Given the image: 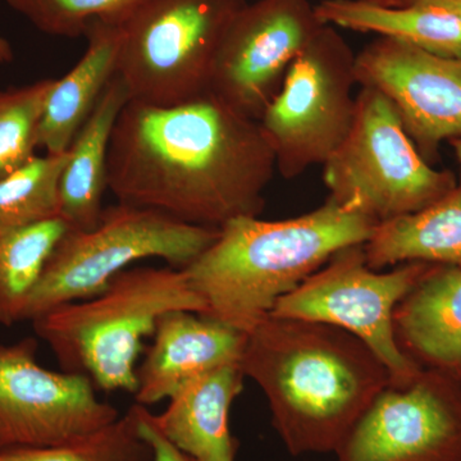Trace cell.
Returning <instances> with one entry per match:
<instances>
[{"label": "cell", "instance_id": "obj_23", "mask_svg": "<svg viewBox=\"0 0 461 461\" xmlns=\"http://www.w3.org/2000/svg\"><path fill=\"white\" fill-rule=\"evenodd\" d=\"M0 461H154L133 403L113 423L74 441L41 447H0Z\"/></svg>", "mask_w": 461, "mask_h": 461}, {"label": "cell", "instance_id": "obj_24", "mask_svg": "<svg viewBox=\"0 0 461 461\" xmlns=\"http://www.w3.org/2000/svg\"><path fill=\"white\" fill-rule=\"evenodd\" d=\"M54 81L0 90V181L36 157L39 126Z\"/></svg>", "mask_w": 461, "mask_h": 461}, {"label": "cell", "instance_id": "obj_31", "mask_svg": "<svg viewBox=\"0 0 461 461\" xmlns=\"http://www.w3.org/2000/svg\"><path fill=\"white\" fill-rule=\"evenodd\" d=\"M454 7H456L457 9H459L460 16H461V5H454Z\"/></svg>", "mask_w": 461, "mask_h": 461}, {"label": "cell", "instance_id": "obj_10", "mask_svg": "<svg viewBox=\"0 0 461 461\" xmlns=\"http://www.w3.org/2000/svg\"><path fill=\"white\" fill-rule=\"evenodd\" d=\"M32 338L0 345V447L65 444L121 417L86 375L44 368Z\"/></svg>", "mask_w": 461, "mask_h": 461}, {"label": "cell", "instance_id": "obj_6", "mask_svg": "<svg viewBox=\"0 0 461 461\" xmlns=\"http://www.w3.org/2000/svg\"><path fill=\"white\" fill-rule=\"evenodd\" d=\"M218 229L193 226L153 209L109 205L89 230H68L33 291L25 321L58 306L89 299L133 264L162 259L184 269L217 239Z\"/></svg>", "mask_w": 461, "mask_h": 461}, {"label": "cell", "instance_id": "obj_18", "mask_svg": "<svg viewBox=\"0 0 461 461\" xmlns=\"http://www.w3.org/2000/svg\"><path fill=\"white\" fill-rule=\"evenodd\" d=\"M130 102L122 78L115 75L75 136L60 178V218L68 230H89L99 223L108 190V153L115 122Z\"/></svg>", "mask_w": 461, "mask_h": 461}, {"label": "cell", "instance_id": "obj_11", "mask_svg": "<svg viewBox=\"0 0 461 461\" xmlns=\"http://www.w3.org/2000/svg\"><path fill=\"white\" fill-rule=\"evenodd\" d=\"M324 26L309 0H257L233 17L224 33L209 93L259 121L288 67Z\"/></svg>", "mask_w": 461, "mask_h": 461}, {"label": "cell", "instance_id": "obj_4", "mask_svg": "<svg viewBox=\"0 0 461 461\" xmlns=\"http://www.w3.org/2000/svg\"><path fill=\"white\" fill-rule=\"evenodd\" d=\"M176 311L204 313L184 269L133 267L95 296L58 306L32 323L62 371L86 375L105 393H135L144 339Z\"/></svg>", "mask_w": 461, "mask_h": 461}, {"label": "cell", "instance_id": "obj_27", "mask_svg": "<svg viewBox=\"0 0 461 461\" xmlns=\"http://www.w3.org/2000/svg\"><path fill=\"white\" fill-rule=\"evenodd\" d=\"M14 53L11 42L0 35V66L14 62Z\"/></svg>", "mask_w": 461, "mask_h": 461}, {"label": "cell", "instance_id": "obj_7", "mask_svg": "<svg viewBox=\"0 0 461 461\" xmlns=\"http://www.w3.org/2000/svg\"><path fill=\"white\" fill-rule=\"evenodd\" d=\"M248 0H149L122 25L117 75L130 100L156 107L209 93L221 42Z\"/></svg>", "mask_w": 461, "mask_h": 461}, {"label": "cell", "instance_id": "obj_16", "mask_svg": "<svg viewBox=\"0 0 461 461\" xmlns=\"http://www.w3.org/2000/svg\"><path fill=\"white\" fill-rule=\"evenodd\" d=\"M240 363L227 364L194 379L153 414L163 435L195 461H236L238 441L230 433V411L244 387Z\"/></svg>", "mask_w": 461, "mask_h": 461}, {"label": "cell", "instance_id": "obj_25", "mask_svg": "<svg viewBox=\"0 0 461 461\" xmlns=\"http://www.w3.org/2000/svg\"><path fill=\"white\" fill-rule=\"evenodd\" d=\"M36 30L57 38L85 36L93 21L122 26L149 0H5Z\"/></svg>", "mask_w": 461, "mask_h": 461}, {"label": "cell", "instance_id": "obj_29", "mask_svg": "<svg viewBox=\"0 0 461 461\" xmlns=\"http://www.w3.org/2000/svg\"><path fill=\"white\" fill-rule=\"evenodd\" d=\"M409 5H461V0H411Z\"/></svg>", "mask_w": 461, "mask_h": 461}, {"label": "cell", "instance_id": "obj_17", "mask_svg": "<svg viewBox=\"0 0 461 461\" xmlns=\"http://www.w3.org/2000/svg\"><path fill=\"white\" fill-rule=\"evenodd\" d=\"M85 38L84 56L68 74L54 81L48 95L38 131V148L48 154L68 151L103 91L117 75L122 26L95 20L87 26Z\"/></svg>", "mask_w": 461, "mask_h": 461}, {"label": "cell", "instance_id": "obj_13", "mask_svg": "<svg viewBox=\"0 0 461 461\" xmlns=\"http://www.w3.org/2000/svg\"><path fill=\"white\" fill-rule=\"evenodd\" d=\"M355 76L393 103L420 147L461 139V58L379 36L355 57Z\"/></svg>", "mask_w": 461, "mask_h": 461}, {"label": "cell", "instance_id": "obj_19", "mask_svg": "<svg viewBox=\"0 0 461 461\" xmlns=\"http://www.w3.org/2000/svg\"><path fill=\"white\" fill-rule=\"evenodd\" d=\"M363 249L377 271L412 262L461 268V178L433 204L377 224Z\"/></svg>", "mask_w": 461, "mask_h": 461}, {"label": "cell", "instance_id": "obj_3", "mask_svg": "<svg viewBox=\"0 0 461 461\" xmlns=\"http://www.w3.org/2000/svg\"><path fill=\"white\" fill-rule=\"evenodd\" d=\"M377 223L333 200L299 217H241L184 268L205 317L251 332L273 308L330 258L364 245Z\"/></svg>", "mask_w": 461, "mask_h": 461}, {"label": "cell", "instance_id": "obj_15", "mask_svg": "<svg viewBox=\"0 0 461 461\" xmlns=\"http://www.w3.org/2000/svg\"><path fill=\"white\" fill-rule=\"evenodd\" d=\"M397 341L421 368L461 381V268L433 264L395 309Z\"/></svg>", "mask_w": 461, "mask_h": 461}, {"label": "cell", "instance_id": "obj_30", "mask_svg": "<svg viewBox=\"0 0 461 461\" xmlns=\"http://www.w3.org/2000/svg\"><path fill=\"white\" fill-rule=\"evenodd\" d=\"M454 142V148L455 151H456V156L459 158L460 163H461V139L459 140H455Z\"/></svg>", "mask_w": 461, "mask_h": 461}, {"label": "cell", "instance_id": "obj_14", "mask_svg": "<svg viewBox=\"0 0 461 461\" xmlns=\"http://www.w3.org/2000/svg\"><path fill=\"white\" fill-rule=\"evenodd\" d=\"M247 336L194 312L163 315L138 366L135 403L145 408L156 405L194 379L227 364L241 362Z\"/></svg>", "mask_w": 461, "mask_h": 461}, {"label": "cell", "instance_id": "obj_28", "mask_svg": "<svg viewBox=\"0 0 461 461\" xmlns=\"http://www.w3.org/2000/svg\"><path fill=\"white\" fill-rule=\"evenodd\" d=\"M360 2L372 3V5H386V7H402L409 5L411 0H360Z\"/></svg>", "mask_w": 461, "mask_h": 461}, {"label": "cell", "instance_id": "obj_21", "mask_svg": "<svg viewBox=\"0 0 461 461\" xmlns=\"http://www.w3.org/2000/svg\"><path fill=\"white\" fill-rule=\"evenodd\" d=\"M67 230L65 221L54 218L0 235V324L25 321L33 291Z\"/></svg>", "mask_w": 461, "mask_h": 461}, {"label": "cell", "instance_id": "obj_5", "mask_svg": "<svg viewBox=\"0 0 461 461\" xmlns=\"http://www.w3.org/2000/svg\"><path fill=\"white\" fill-rule=\"evenodd\" d=\"M323 181L329 199L377 224L415 213L456 185L424 160L393 103L372 87L357 94L350 131L324 163Z\"/></svg>", "mask_w": 461, "mask_h": 461}, {"label": "cell", "instance_id": "obj_1", "mask_svg": "<svg viewBox=\"0 0 461 461\" xmlns=\"http://www.w3.org/2000/svg\"><path fill=\"white\" fill-rule=\"evenodd\" d=\"M275 171L259 122L208 93L172 107L130 100L112 133L107 182L118 203L220 230L259 217Z\"/></svg>", "mask_w": 461, "mask_h": 461}, {"label": "cell", "instance_id": "obj_26", "mask_svg": "<svg viewBox=\"0 0 461 461\" xmlns=\"http://www.w3.org/2000/svg\"><path fill=\"white\" fill-rule=\"evenodd\" d=\"M135 405L138 411L139 429L153 450L154 461H195L166 438L154 420L153 412L139 403Z\"/></svg>", "mask_w": 461, "mask_h": 461}, {"label": "cell", "instance_id": "obj_8", "mask_svg": "<svg viewBox=\"0 0 461 461\" xmlns=\"http://www.w3.org/2000/svg\"><path fill=\"white\" fill-rule=\"evenodd\" d=\"M355 54L336 27L324 25L288 67L280 90L258 121L290 180L323 166L355 117Z\"/></svg>", "mask_w": 461, "mask_h": 461}, {"label": "cell", "instance_id": "obj_20", "mask_svg": "<svg viewBox=\"0 0 461 461\" xmlns=\"http://www.w3.org/2000/svg\"><path fill=\"white\" fill-rule=\"evenodd\" d=\"M315 12L324 25L375 32L439 56L461 58V16L454 5L386 7L360 0H323Z\"/></svg>", "mask_w": 461, "mask_h": 461}, {"label": "cell", "instance_id": "obj_2", "mask_svg": "<svg viewBox=\"0 0 461 461\" xmlns=\"http://www.w3.org/2000/svg\"><path fill=\"white\" fill-rule=\"evenodd\" d=\"M242 373L263 391L272 424L294 456L335 454L390 372L348 330L268 315L248 333Z\"/></svg>", "mask_w": 461, "mask_h": 461}, {"label": "cell", "instance_id": "obj_9", "mask_svg": "<svg viewBox=\"0 0 461 461\" xmlns=\"http://www.w3.org/2000/svg\"><path fill=\"white\" fill-rule=\"evenodd\" d=\"M432 266L403 263L379 272L369 267L363 245L346 248L282 297L269 315L320 321L348 330L386 366L391 384L405 386L423 368L397 341L393 314Z\"/></svg>", "mask_w": 461, "mask_h": 461}, {"label": "cell", "instance_id": "obj_12", "mask_svg": "<svg viewBox=\"0 0 461 461\" xmlns=\"http://www.w3.org/2000/svg\"><path fill=\"white\" fill-rule=\"evenodd\" d=\"M335 461H461V381L421 369L384 387L363 412Z\"/></svg>", "mask_w": 461, "mask_h": 461}, {"label": "cell", "instance_id": "obj_22", "mask_svg": "<svg viewBox=\"0 0 461 461\" xmlns=\"http://www.w3.org/2000/svg\"><path fill=\"white\" fill-rule=\"evenodd\" d=\"M68 153L36 156L0 181V235L60 218V178Z\"/></svg>", "mask_w": 461, "mask_h": 461}]
</instances>
